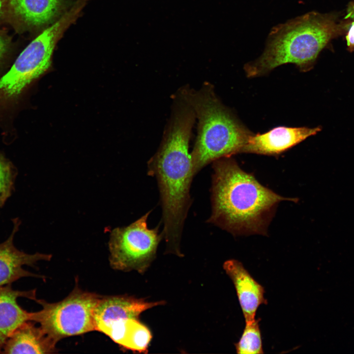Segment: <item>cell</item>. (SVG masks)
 I'll use <instances>...</instances> for the list:
<instances>
[{
  "label": "cell",
  "instance_id": "11",
  "mask_svg": "<svg viewBox=\"0 0 354 354\" xmlns=\"http://www.w3.org/2000/svg\"><path fill=\"white\" fill-rule=\"evenodd\" d=\"M223 268L233 282L245 323L254 321L259 307L267 303L264 288L236 260L226 261Z\"/></svg>",
  "mask_w": 354,
  "mask_h": 354
},
{
  "label": "cell",
  "instance_id": "19",
  "mask_svg": "<svg viewBox=\"0 0 354 354\" xmlns=\"http://www.w3.org/2000/svg\"><path fill=\"white\" fill-rule=\"evenodd\" d=\"M8 48L7 40L0 34V62L2 60L6 54Z\"/></svg>",
  "mask_w": 354,
  "mask_h": 354
},
{
  "label": "cell",
  "instance_id": "21",
  "mask_svg": "<svg viewBox=\"0 0 354 354\" xmlns=\"http://www.w3.org/2000/svg\"></svg>",
  "mask_w": 354,
  "mask_h": 354
},
{
  "label": "cell",
  "instance_id": "2",
  "mask_svg": "<svg viewBox=\"0 0 354 354\" xmlns=\"http://www.w3.org/2000/svg\"><path fill=\"white\" fill-rule=\"evenodd\" d=\"M211 214L207 222L235 236L267 235L279 203L296 202L263 186L231 157L213 162Z\"/></svg>",
  "mask_w": 354,
  "mask_h": 354
},
{
  "label": "cell",
  "instance_id": "1",
  "mask_svg": "<svg viewBox=\"0 0 354 354\" xmlns=\"http://www.w3.org/2000/svg\"><path fill=\"white\" fill-rule=\"evenodd\" d=\"M175 102L161 145L148 162V174L158 183L167 251L180 256L181 234L191 204L190 187L195 175L189 143L196 117L186 102Z\"/></svg>",
  "mask_w": 354,
  "mask_h": 354
},
{
  "label": "cell",
  "instance_id": "3",
  "mask_svg": "<svg viewBox=\"0 0 354 354\" xmlns=\"http://www.w3.org/2000/svg\"><path fill=\"white\" fill-rule=\"evenodd\" d=\"M346 28L347 24L334 14L315 11L279 24L271 29L261 56L245 65L246 75L261 76L288 63L295 65L301 71H309L320 52Z\"/></svg>",
  "mask_w": 354,
  "mask_h": 354
},
{
  "label": "cell",
  "instance_id": "15",
  "mask_svg": "<svg viewBox=\"0 0 354 354\" xmlns=\"http://www.w3.org/2000/svg\"><path fill=\"white\" fill-rule=\"evenodd\" d=\"M260 319L245 323V326L237 343L235 344L236 353L240 354H262L264 353L261 333L259 326Z\"/></svg>",
  "mask_w": 354,
  "mask_h": 354
},
{
  "label": "cell",
  "instance_id": "10",
  "mask_svg": "<svg viewBox=\"0 0 354 354\" xmlns=\"http://www.w3.org/2000/svg\"><path fill=\"white\" fill-rule=\"evenodd\" d=\"M164 303L147 302L126 295L102 296L94 311L96 330L105 334L114 324L127 319L137 320L144 311Z\"/></svg>",
  "mask_w": 354,
  "mask_h": 354
},
{
  "label": "cell",
  "instance_id": "13",
  "mask_svg": "<svg viewBox=\"0 0 354 354\" xmlns=\"http://www.w3.org/2000/svg\"><path fill=\"white\" fill-rule=\"evenodd\" d=\"M25 297L36 301V291L14 290L11 285L0 287V353L11 335L24 323L30 321V312L22 308L17 299Z\"/></svg>",
  "mask_w": 354,
  "mask_h": 354
},
{
  "label": "cell",
  "instance_id": "17",
  "mask_svg": "<svg viewBox=\"0 0 354 354\" xmlns=\"http://www.w3.org/2000/svg\"><path fill=\"white\" fill-rule=\"evenodd\" d=\"M17 175V169L12 163L0 155V207L11 196Z\"/></svg>",
  "mask_w": 354,
  "mask_h": 354
},
{
  "label": "cell",
  "instance_id": "16",
  "mask_svg": "<svg viewBox=\"0 0 354 354\" xmlns=\"http://www.w3.org/2000/svg\"><path fill=\"white\" fill-rule=\"evenodd\" d=\"M151 339L149 329L137 319H133L122 347L133 351L146 353Z\"/></svg>",
  "mask_w": 354,
  "mask_h": 354
},
{
  "label": "cell",
  "instance_id": "20",
  "mask_svg": "<svg viewBox=\"0 0 354 354\" xmlns=\"http://www.w3.org/2000/svg\"><path fill=\"white\" fill-rule=\"evenodd\" d=\"M4 5V0H0V17L2 15L3 12V8Z\"/></svg>",
  "mask_w": 354,
  "mask_h": 354
},
{
  "label": "cell",
  "instance_id": "8",
  "mask_svg": "<svg viewBox=\"0 0 354 354\" xmlns=\"http://www.w3.org/2000/svg\"><path fill=\"white\" fill-rule=\"evenodd\" d=\"M321 130L319 127L278 126L263 134L252 133L241 153L268 155L279 154L316 134Z\"/></svg>",
  "mask_w": 354,
  "mask_h": 354
},
{
  "label": "cell",
  "instance_id": "5",
  "mask_svg": "<svg viewBox=\"0 0 354 354\" xmlns=\"http://www.w3.org/2000/svg\"><path fill=\"white\" fill-rule=\"evenodd\" d=\"M84 6L81 2L76 1L26 47L0 79V113L13 105L25 89L50 67L58 42L79 17Z\"/></svg>",
  "mask_w": 354,
  "mask_h": 354
},
{
  "label": "cell",
  "instance_id": "12",
  "mask_svg": "<svg viewBox=\"0 0 354 354\" xmlns=\"http://www.w3.org/2000/svg\"><path fill=\"white\" fill-rule=\"evenodd\" d=\"M74 3L68 0H8L13 15L25 25L31 28L53 24Z\"/></svg>",
  "mask_w": 354,
  "mask_h": 354
},
{
  "label": "cell",
  "instance_id": "7",
  "mask_svg": "<svg viewBox=\"0 0 354 354\" xmlns=\"http://www.w3.org/2000/svg\"><path fill=\"white\" fill-rule=\"evenodd\" d=\"M151 211L129 225L114 229L109 242L110 264L114 269L143 273L153 260L162 233L159 226L150 229L147 219Z\"/></svg>",
  "mask_w": 354,
  "mask_h": 354
},
{
  "label": "cell",
  "instance_id": "6",
  "mask_svg": "<svg viewBox=\"0 0 354 354\" xmlns=\"http://www.w3.org/2000/svg\"><path fill=\"white\" fill-rule=\"evenodd\" d=\"M101 296L75 287L68 296L57 302L37 299L36 301L42 309L30 312V321L39 324L57 343L66 337L96 330L94 311Z\"/></svg>",
  "mask_w": 354,
  "mask_h": 354
},
{
  "label": "cell",
  "instance_id": "14",
  "mask_svg": "<svg viewBox=\"0 0 354 354\" xmlns=\"http://www.w3.org/2000/svg\"><path fill=\"white\" fill-rule=\"evenodd\" d=\"M57 342L47 335L34 322L27 321L11 335L3 352L5 354H43L55 352Z\"/></svg>",
  "mask_w": 354,
  "mask_h": 354
},
{
  "label": "cell",
  "instance_id": "18",
  "mask_svg": "<svg viewBox=\"0 0 354 354\" xmlns=\"http://www.w3.org/2000/svg\"><path fill=\"white\" fill-rule=\"evenodd\" d=\"M346 39L347 44L350 51L354 50V22L350 26L347 33Z\"/></svg>",
  "mask_w": 354,
  "mask_h": 354
},
{
  "label": "cell",
  "instance_id": "9",
  "mask_svg": "<svg viewBox=\"0 0 354 354\" xmlns=\"http://www.w3.org/2000/svg\"><path fill=\"white\" fill-rule=\"evenodd\" d=\"M13 229L8 238L0 243V287L11 285L13 282L26 277L43 276L31 273L23 268L24 266H34L40 261H49L52 256L36 253L30 254L18 250L14 244V237L19 230L21 221L12 219Z\"/></svg>",
  "mask_w": 354,
  "mask_h": 354
},
{
  "label": "cell",
  "instance_id": "4",
  "mask_svg": "<svg viewBox=\"0 0 354 354\" xmlns=\"http://www.w3.org/2000/svg\"><path fill=\"white\" fill-rule=\"evenodd\" d=\"M178 94L198 120V135L190 153L194 174L214 161L241 153L252 134L220 101L213 87L198 90L184 87Z\"/></svg>",
  "mask_w": 354,
  "mask_h": 354
}]
</instances>
